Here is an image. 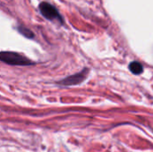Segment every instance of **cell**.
<instances>
[{
  "label": "cell",
  "instance_id": "2",
  "mask_svg": "<svg viewBox=\"0 0 153 152\" xmlns=\"http://www.w3.org/2000/svg\"><path fill=\"white\" fill-rule=\"evenodd\" d=\"M39 11L41 14L49 21H55L56 20L58 22L63 23V19L61 15L59 14L58 11L55 6L50 4L48 2H42L39 4Z\"/></svg>",
  "mask_w": 153,
  "mask_h": 152
},
{
  "label": "cell",
  "instance_id": "3",
  "mask_svg": "<svg viewBox=\"0 0 153 152\" xmlns=\"http://www.w3.org/2000/svg\"><path fill=\"white\" fill-rule=\"evenodd\" d=\"M89 70L87 68L83 69L82 71H81L80 73H76V74H73L71 76H68L66 78H65L64 80L58 82V84L60 85H64V86H73V85H77L81 82H82L87 75H88Z\"/></svg>",
  "mask_w": 153,
  "mask_h": 152
},
{
  "label": "cell",
  "instance_id": "1",
  "mask_svg": "<svg viewBox=\"0 0 153 152\" xmlns=\"http://www.w3.org/2000/svg\"><path fill=\"white\" fill-rule=\"evenodd\" d=\"M0 61L10 65H30L33 64V62L21 54L11 51H1Z\"/></svg>",
  "mask_w": 153,
  "mask_h": 152
},
{
  "label": "cell",
  "instance_id": "4",
  "mask_svg": "<svg viewBox=\"0 0 153 152\" xmlns=\"http://www.w3.org/2000/svg\"><path fill=\"white\" fill-rule=\"evenodd\" d=\"M129 70L134 73V74H141L143 72V67L141 63L137 62V61H134L132 63H130L129 65Z\"/></svg>",
  "mask_w": 153,
  "mask_h": 152
},
{
  "label": "cell",
  "instance_id": "5",
  "mask_svg": "<svg viewBox=\"0 0 153 152\" xmlns=\"http://www.w3.org/2000/svg\"><path fill=\"white\" fill-rule=\"evenodd\" d=\"M17 30H18V31H19L22 35H23L24 37H26V38H28V39H32V38H34L33 32H32L30 30H29L28 28L24 27V26H19V27L17 28Z\"/></svg>",
  "mask_w": 153,
  "mask_h": 152
}]
</instances>
